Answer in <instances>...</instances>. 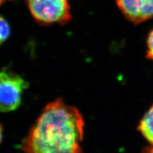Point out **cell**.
I'll use <instances>...</instances> for the list:
<instances>
[{"mask_svg": "<svg viewBox=\"0 0 153 153\" xmlns=\"http://www.w3.org/2000/svg\"><path fill=\"white\" fill-rule=\"evenodd\" d=\"M124 16L134 24L153 18V0H116Z\"/></svg>", "mask_w": 153, "mask_h": 153, "instance_id": "277c9868", "label": "cell"}, {"mask_svg": "<svg viewBox=\"0 0 153 153\" xmlns=\"http://www.w3.org/2000/svg\"><path fill=\"white\" fill-rule=\"evenodd\" d=\"M84 120L61 99L47 104L22 143L26 153H82Z\"/></svg>", "mask_w": 153, "mask_h": 153, "instance_id": "6da1fadb", "label": "cell"}, {"mask_svg": "<svg viewBox=\"0 0 153 153\" xmlns=\"http://www.w3.org/2000/svg\"><path fill=\"white\" fill-rule=\"evenodd\" d=\"M10 33L9 24L2 16H0V45L5 41Z\"/></svg>", "mask_w": 153, "mask_h": 153, "instance_id": "8992f818", "label": "cell"}, {"mask_svg": "<svg viewBox=\"0 0 153 153\" xmlns=\"http://www.w3.org/2000/svg\"><path fill=\"white\" fill-rule=\"evenodd\" d=\"M27 87L28 83L21 75L7 69L0 71V111L10 112L18 108Z\"/></svg>", "mask_w": 153, "mask_h": 153, "instance_id": "3957f363", "label": "cell"}, {"mask_svg": "<svg viewBox=\"0 0 153 153\" xmlns=\"http://www.w3.org/2000/svg\"><path fill=\"white\" fill-rule=\"evenodd\" d=\"M1 138H2V129H1V125H0V142L1 141Z\"/></svg>", "mask_w": 153, "mask_h": 153, "instance_id": "ba28073f", "label": "cell"}, {"mask_svg": "<svg viewBox=\"0 0 153 153\" xmlns=\"http://www.w3.org/2000/svg\"><path fill=\"white\" fill-rule=\"evenodd\" d=\"M32 16L43 25H65L71 19L68 0H26Z\"/></svg>", "mask_w": 153, "mask_h": 153, "instance_id": "7a4b0ae2", "label": "cell"}, {"mask_svg": "<svg viewBox=\"0 0 153 153\" xmlns=\"http://www.w3.org/2000/svg\"><path fill=\"white\" fill-rule=\"evenodd\" d=\"M7 1H11V0H0V5L2 4L4 2H5Z\"/></svg>", "mask_w": 153, "mask_h": 153, "instance_id": "9c48e42d", "label": "cell"}, {"mask_svg": "<svg viewBox=\"0 0 153 153\" xmlns=\"http://www.w3.org/2000/svg\"><path fill=\"white\" fill-rule=\"evenodd\" d=\"M147 153H153V147L151 148V149L149 151V152H148Z\"/></svg>", "mask_w": 153, "mask_h": 153, "instance_id": "30bf717a", "label": "cell"}, {"mask_svg": "<svg viewBox=\"0 0 153 153\" xmlns=\"http://www.w3.org/2000/svg\"><path fill=\"white\" fill-rule=\"evenodd\" d=\"M138 129L142 135L153 144V105L143 116Z\"/></svg>", "mask_w": 153, "mask_h": 153, "instance_id": "5b68a950", "label": "cell"}, {"mask_svg": "<svg viewBox=\"0 0 153 153\" xmlns=\"http://www.w3.org/2000/svg\"><path fill=\"white\" fill-rule=\"evenodd\" d=\"M147 54L146 57L149 59L153 61V30L150 31L147 39Z\"/></svg>", "mask_w": 153, "mask_h": 153, "instance_id": "52a82bcc", "label": "cell"}]
</instances>
